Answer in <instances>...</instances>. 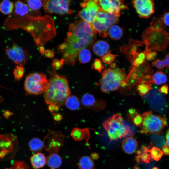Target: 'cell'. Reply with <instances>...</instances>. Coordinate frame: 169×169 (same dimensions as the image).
Masks as SVG:
<instances>
[{
    "instance_id": "obj_1",
    "label": "cell",
    "mask_w": 169,
    "mask_h": 169,
    "mask_svg": "<svg viewBox=\"0 0 169 169\" xmlns=\"http://www.w3.org/2000/svg\"><path fill=\"white\" fill-rule=\"evenodd\" d=\"M96 33L91 24L82 20L70 23L66 39L58 48L61 59L67 64L74 65L79 52L92 44Z\"/></svg>"
},
{
    "instance_id": "obj_2",
    "label": "cell",
    "mask_w": 169,
    "mask_h": 169,
    "mask_svg": "<svg viewBox=\"0 0 169 169\" xmlns=\"http://www.w3.org/2000/svg\"><path fill=\"white\" fill-rule=\"evenodd\" d=\"M45 103L59 107L65 105L71 91L68 80L64 76L59 74L54 71L51 74L47 89L44 93Z\"/></svg>"
},
{
    "instance_id": "obj_3",
    "label": "cell",
    "mask_w": 169,
    "mask_h": 169,
    "mask_svg": "<svg viewBox=\"0 0 169 169\" xmlns=\"http://www.w3.org/2000/svg\"><path fill=\"white\" fill-rule=\"evenodd\" d=\"M108 136L112 141H116L123 138L132 136L136 131L133 125H130L119 114H116L108 118L103 124Z\"/></svg>"
},
{
    "instance_id": "obj_4",
    "label": "cell",
    "mask_w": 169,
    "mask_h": 169,
    "mask_svg": "<svg viewBox=\"0 0 169 169\" xmlns=\"http://www.w3.org/2000/svg\"><path fill=\"white\" fill-rule=\"evenodd\" d=\"M126 77L125 70L116 67L113 64L111 67L106 69L102 73L100 80L101 91L107 93L118 90Z\"/></svg>"
},
{
    "instance_id": "obj_5",
    "label": "cell",
    "mask_w": 169,
    "mask_h": 169,
    "mask_svg": "<svg viewBox=\"0 0 169 169\" xmlns=\"http://www.w3.org/2000/svg\"><path fill=\"white\" fill-rule=\"evenodd\" d=\"M142 37L146 51H163L169 44V33L164 29L157 30L148 27L143 32Z\"/></svg>"
},
{
    "instance_id": "obj_6",
    "label": "cell",
    "mask_w": 169,
    "mask_h": 169,
    "mask_svg": "<svg viewBox=\"0 0 169 169\" xmlns=\"http://www.w3.org/2000/svg\"><path fill=\"white\" fill-rule=\"evenodd\" d=\"M119 16L115 13H110L103 11L98 12L94 21L91 24L96 33L105 38L107 36L109 29L118 23Z\"/></svg>"
},
{
    "instance_id": "obj_7",
    "label": "cell",
    "mask_w": 169,
    "mask_h": 169,
    "mask_svg": "<svg viewBox=\"0 0 169 169\" xmlns=\"http://www.w3.org/2000/svg\"><path fill=\"white\" fill-rule=\"evenodd\" d=\"M153 70L146 61L138 67H132L125 80L122 83L121 89L128 90L138 84L145 76L151 75Z\"/></svg>"
},
{
    "instance_id": "obj_8",
    "label": "cell",
    "mask_w": 169,
    "mask_h": 169,
    "mask_svg": "<svg viewBox=\"0 0 169 169\" xmlns=\"http://www.w3.org/2000/svg\"><path fill=\"white\" fill-rule=\"evenodd\" d=\"M48 84V80L44 74L35 72L31 73L26 77L24 87L28 93L39 95L45 92Z\"/></svg>"
},
{
    "instance_id": "obj_9",
    "label": "cell",
    "mask_w": 169,
    "mask_h": 169,
    "mask_svg": "<svg viewBox=\"0 0 169 169\" xmlns=\"http://www.w3.org/2000/svg\"><path fill=\"white\" fill-rule=\"evenodd\" d=\"M143 121L141 132L143 133L160 134L165 127L162 118L160 115H154L152 111L144 112L142 115Z\"/></svg>"
},
{
    "instance_id": "obj_10",
    "label": "cell",
    "mask_w": 169,
    "mask_h": 169,
    "mask_svg": "<svg viewBox=\"0 0 169 169\" xmlns=\"http://www.w3.org/2000/svg\"><path fill=\"white\" fill-rule=\"evenodd\" d=\"M80 5L84 8L79 11L77 15V17L91 24L95 19L98 12L101 9L98 1H84L81 3Z\"/></svg>"
},
{
    "instance_id": "obj_11",
    "label": "cell",
    "mask_w": 169,
    "mask_h": 169,
    "mask_svg": "<svg viewBox=\"0 0 169 169\" xmlns=\"http://www.w3.org/2000/svg\"><path fill=\"white\" fill-rule=\"evenodd\" d=\"M152 110L163 114L167 108V104L164 96L156 88H153L143 97Z\"/></svg>"
},
{
    "instance_id": "obj_12",
    "label": "cell",
    "mask_w": 169,
    "mask_h": 169,
    "mask_svg": "<svg viewBox=\"0 0 169 169\" xmlns=\"http://www.w3.org/2000/svg\"><path fill=\"white\" fill-rule=\"evenodd\" d=\"M71 2L69 0H45L43 3V8L45 12L50 14H70L74 12L69 8Z\"/></svg>"
},
{
    "instance_id": "obj_13",
    "label": "cell",
    "mask_w": 169,
    "mask_h": 169,
    "mask_svg": "<svg viewBox=\"0 0 169 169\" xmlns=\"http://www.w3.org/2000/svg\"><path fill=\"white\" fill-rule=\"evenodd\" d=\"M8 57L18 65L23 66L29 58L27 51L16 44L5 50Z\"/></svg>"
},
{
    "instance_id": "obj_14",
    "label": "cell",
    "mask_w": 169,
    "mask_h": 169,
    "mask_svg": "<svg viewBox=\"0 0 169 169\" xmlns=\"http://www.w3.org/2000/svg\"><path fill=\"white\" fill-rule=\"evenodd\" d=\"M64 136L60 132L53 131L49 133L43 141L44 146L50 153H57L63 145Z\"/></svg>"
},
{
    "instance_id": "obj_15",
    "label": "cell",
    "mask_w": 169,
    "mask_h": 169,
    "mask_svg": "<svg viewBox=\"0 0 169 169\" xmlns=\"http://www.w3.org/2000/svg\"><path fill=\"white\" fill-rule=\"evenodd\" d=\"M132 3L141 18H148L155 12V4L153 0H133L132 1Z\"/></svg>"
},
{
    "instance_id": "obj_16",
    "label": "cell",
    "mask_w": 169,
    "mask_h": 169,
    "mask_svg": "<svg viewBox=\"0 0 169 169\" xmlns=\"http://www.w3.org/2000/svg\"><path fill=\"white\" fill-rule=\"evenodd\" d=\"M101 9L105 12L115 13L119 17L121 10L126 9L128 7L122 0H98Z\"/></svg>"
},
{
    "instance_id": "obj_17",
    "label": "cell",
    "mask_w": 169,
    "mask_h": 169,
    "mask_svg": "<svg viewBox=\"0 0 169 169\" xmlns=\"http://www.w3.org/2000/svg\"><path fill=\"white\" fill-rule=\"evenodd\" d=\"M144 44L143 41L130 39L128 44L121 47L120 50L126 55L131 63L142 52L139 48Z\"/></svg>"
},
{
    "instance_id": "obj_18",
    "label": "cell",
    "mask_w": 169,
    "mask_h": 169,
    "mask_svg": "<svg viewBox=\"0 0 169 169\" xmlns=\"http://www.w3.org/2000/svg\"><path fill=\"white\" fill-rule=\"evenodd\" d=\"M17 148V141L13 136L0 135V150L6 151L13 156Z\"/></svg>"
},
{
    "instance_id": "obj_19",
    "label": "cell",
    "mask_w": 169,
    "mask_h": 169,
    "mask_svg": "<svg viewBox=\"0 0 169 169\" xmlns=\"http://www.w3.org/2000/svg\"><path fill=\"white\" fill-rule=\"evenodd\" d=\"M92 49L94 53L100 57H103L104 55L110 52V46L106 41L98 40L93 45Z\"/></svg>"
},
{
    "instance_id": "obj_20",
    "label": "cell",
    "mask_w": 169,
    "mask_h": 169,
    "mask_svg": "<svg viewBox=\"0 0 169 169\" xmlns=\"http://www.w3.org/2000/svg\"><path fill=\"white\" fill-rule=\"evenodd\" d=\"M137 147V142L132 136L126 137L122 142L123 150L125 152L128 154H132L135 152Z\"/></svg>"
},
{
    "instance_id": "obj_21",
    "label": "cell",
    "mask_w": 169,
    "mask_h": 169,
    "mask_svg": "<svg viewBox=\"0 0 169 169\" xmlns=\"http://www.w3.org/2000/svg\"><path fill=\"white\" fill-rule=\"evenodd\" d=\"M30 161L32 167L35 169L42 168L46 164V157L40 152L35 153L32 156Z\"/></svg>"
},
{
    "instance_id": "obj_22",
    "label": "cell",
    "mask_w": 169,
    "mask_h": 169,
    "mask_svg": "<svg viewBox=\"0 0 169 169\" xmlns=\"http://www.w3.org/2000/svg\"><path fill=\"white\" fill-rule=\"evenodd\" d=\"M62 163V158L57 153H50L46 157V164L50 169H57Z\"/></svg>"
},
{
    "instance_id": "obj_23",
    "label": "cell",
    "mask_w": 169,
    "mask_h": 169,
    "mask_svg": "<svg viewBox=\"0 0 169 169\" xmlns=\"http://www.w3.org/2000/svg\"><path fill=\"white\" fill-rule=\"evenodd\" d=\"M71 135L74 140L79 141L84 138L87 139V138H89V131L87 128H75L72 130Z\"/></svg>"
},
{
    "instance_id": "obj_24",
    "label": "cell",
    "mask_w": 169,
    "mask_h": 169,
    "mask_svg": "<svg viewBox=\"0 0 169 169\" xmlns=\"http://www.w3.org/2000/svg\"><path fill=\"white\" fill-rule=\"evenodd\" d=\"M14 13L17 16L23 17L29 13V8L28 5L23 2L18 1L14 4Z\"/></svg>"
},
{
    "instance_id": "obj_25",
    "label": "cell",
    "mask_w": 169,
    "mask_h": 169,
    "mask_svg": "<svg viewBox=\"0 0 169 169\" xmlns=\"http://www.w3.org/2000/svg\"><path fill=\"white\" fill-rule=\"evenodd\" d=\"M29 147L32 151L39 152L44 147V141L38 138H32L29 142Z\"/></svg>"
},
{
    "instance_id": "obj_26",
    "label": "cell",
    "mask_w": 169,
    "mask_h": 169,
    "mask_svg": "<svg viewBox=\"0 0 169 169\" xmlns=\"http://www.w3.org/2000/svg\"><path fill=\"white\" fill-rule=\"evenodd\" d=\"M123 30L119 26L113 25L108 30V35L112 39L118 40L120 39L122 36Z\"/></svg>"
},
{
    "instance_id": "obj_27",
    "label": "cell",
    "mask_w": 169,
    "mask_h": 169,
    "mask_svg": "<svg viewBox=\"0 0 169 169\" xmlns=\"http://www.w3.org/2000/svg\"><path fill=\"white\" fill-rule=\"evenodd\" d=\"M138 156L136 157L137 161L140 160L144 163H148L152 159L150 153V149L144 147L141 150L137 151Z\"/></svg>"
},
{
    "instance_id": "obj_28",
    "label": "cell",
    "mask_w": 169,
    "mask_h": 169,
    "mask_svg": "<svg viewBox=\"0 0 169 169\" xmlns=\"http://www.w3.org/2000/svg\"><path fill=\"white\" fill-rule=\"evenodd\" d=\"M65 105L69 110H75L79 108L80 103L79 100L77 97L75 95H70L66 99Z\"/></svg>"
},
{
    "instance_id": "obj_29",
    "label": "cell",
    "mask_w": 169,
    "mask_h": 169,
    "mask_svg": "<svg viewBox=\"0 0 169 169\" xmlns=\"http://www.w3.org/2000/svg\"><path fill=\"white\" fill-rule=\"evenodd\" d=\"M14 4L11 1L4 0L0 3V12L5 15L11 14L14 8Z\"/></svg>"
},
{
    "instance_id": "obj_30",
    "label": "cell",
    "mask_w": 169,
    "mask_h": 169,
    "mask_svg": "<svg viewBox=\"0 0 169 169\" xmlns=\"http://www.w3.org/2000/svg\"><path fill=\"white\" fill-rule=\"evenodd\" d=\"M96 100L93 95L87 93L82 96L81 102L83 105L85 107L92 108L95 104Z\"/></svg>"
},
{
    "instance_id": "obj_31",
    "label": "cell",
    "mask_w": 169,
    "mask_h": 169,
    "mask_svg": "<svg viewBox=\"0 0 169 169\" xmlns=\"http://www.w3.org/2000/svg\"><path fill=\"white\" fill-rule=\"evenodd\" d=\"M78 166L80 169H93L94 163L91 157L84 156L79 160Z\"/></svg>"
},
{
    "instance_id": "obj_32",
    "label": "cell",
    "mask_w": 169,
    "mask_h": 169,
    "mask_svg": "<svg viewBox=\"0 0 169 169\" xmlns=\"http://www.w3.org/2000/svg\"><path fill=\"white\" fill-rule=\"evenodd\" d=\"M77 57L80 63H87L90 61L91 58V52L87 49H83L79 53Z\"/></svg>"
},
{
    "instance_id": "obj_33",
    "label": "cell",
    "mask_w": 169,
    "mask_h": 169,
    "mask_svg": "<svg viewBox=\"0 0 169 169\" xmlns=\"http://www.w3.org/2000/svg\"><path fill=\"white\" fill-rule=\"evenodd\" d=\"M152 65L160 69H163L166 67L169 69V53L166 55L163 60L156 59L153 62Z\"/></svg>"
},
{
    "instance_id": "obj_34",
    "label": "cell",
    "mask_w": 169,
    "mask_h": 169,
    "mask_svg": "<svg viewBox=\"0 0 169 169\" xmlns=\"http://www.w3.org/2000/svg\"><path fill=\"white\" fill-rule=\"evenodd\" d=\"M150 28L157 30L164 29L166 26L163 23L161 18L154 17L150 23Z\"/></svg>"
},
{
    "instance_id": "obj_35",
    "label": "cell",
    "mask_w": 169,
    "mask_h": 169,
    "mask_svg": "<svg viewBox=\"0 0 169 169\" xmlns=\"http://www.w3.org/2000/svg\"><path fill=\"white\" fill-rule=\"evenodd\" d=\"M152 88L150 84L143 83L138 84L136 87V89L139 95L142 97L148 94Z\"/></svg>"
},
{
    "instance_id": "obj_36",
    "label": "cell",
    "mask_w": 169,
    "mask_h": 169,
    "mask_svg": "<svg viewBox=\"0 0 169 169\" xmlns=\"http://www.w3.org/2000/svg\"><path fill=\"white\" fill-rule=\"evenodd\" d=\"M150 153L152 160L156 161L159 160L163 155V152L160 149L156 147H152L150 149Z\"/></svg>"
},
{
    "instance_id": "obj_37",
    "label": "cell",
    "mask_w": 169,
    "mask_h": 169,
    "mask_svg": "<svg viewBox=\"0 0 169 169\" xmlns=\"http://www.w3.org/2000/svg\"><path fill=\"white\" fill-rule=\"evenodd\" d=\"M146 53L145 50L141 52L138 57L131 63L132 67H138L145 62Z\"/></svg>"
},
{
    "instance_id": "obj_38",
    "label": "cell",
    "mask_w": 169,
    "mask_h": 169,
    "mask_svg": "<svg viewBox=\"0 0 169 169\" xmlns=\"http://www.w3.org/2000/svg\"><path fill=\"white\" fill-rule=\"evenodd\" d=\"M27 5L29 9L35 12H37L43 5L41 0H29L27 1Z\"/></svg>"
},
{
    "instance_id": "obj_39",
    "label": "cell",
    "mask_w": 169,
    "mask_h": 169,
    "mask_svg": "<svg viewBox=\"0 0 169 169\" xmlns=\"http://www.w3.org/2000/svg\"><path fill=\"white\" fill-rule=\"evenodd\" d=\"M24 74L23 66L17 65L14 69L13 75L16 80H19L22 78Z\"/></svg>"
},
{
    "instance_id": "obj_40",
    "label": "cell",
    "mask_w": 169,
    "mask_h": 169,
    "mask_svg": "<svg viewBox=\"0 0 169 169\" xmlns=\"http://www.w3.org/2000/svg\"><path fill=\"white\" fill-rule=\"evenodd\" d=\"M12 169H29V166L24 161L16 160L11 166Z\"/></svg>"
},
{
    "instance_id": "obj_41",
    "label": "cell",
    "mask_w": 169,
    "mask_h": 169,
    "mask_svg": "<svg viewBox=\"0 0 169 169\" xmlns=\"http://www.w3.org/2000/svg\"><path fill=\"white\" fill-rule=\"evenodd\" d=\"M103 65L101 60L98 59H95L92 65V68L95 69L100 73H101L102 70L104 69Z\"/></svg>"
},
{
    "instance_id": "obj_42",
    "label": "cell",
    "mask_w": 169,
    "mask_h": 169,
    "mask_svg": "<svg viewBox=\"0 0 169 169\" xmlns=\"http://www.w3.org/2000/svg\"><path fill=\"white\" fill-rule=\"evenodd\" d=\"M106 106V103L104 100H96L95 104L91 109L96 111H99L103 110Z\"/></svg>"
},
{
    "instance_id": "obj_43",
    "label": "cell",
    "mask_w": 169,
    "mask_h": 169,
    "mask_svg": "<svg viewBox=\"0 0 169 169\" xmlns=\"http://www.w3.org/2000/svg\"><path fill=\"white\" fill-rule=\"evenodd\" d=\"M64 61L62 59L61 60L58 59H53L52 63V69L54 71L60 69L64 65Z\"/></svg>"
},
{
    "instance_id": "obj_44",
    "label": "cell",
    "mask_w": 169,
    "mask_h": 169,
    "mask_svg": "<svg viewBox=\"0 0 169 169\" xmlns=\"http://www.w3.org/2000/svg\"><path fill=\"white\" fill-rule=\"evenodd\" d=\"M115 56L109 52L102 57V61L104 63L108 64H111L114 61Z\"/></svg>"
},
{
    "instance_id": "obj_45",
    "label": "cell",
    "mask_w": 169,
    "mask_h": 169,
    "mask_svg": "<svg viewBox=\"0 0 169 169\" xmlns=\"http://www.w3.org/2000/svg\"><path fill=\"white\" fill-rule=\"evenodd\" d=\"M164 72L161 71L159 70L156 72L152 77L154 83L157 85H161V79Z\"/></svg>"
},
{
    "instance_id": "obj_46",
    "label": "cell",
    "mask_w": 169,
    "mask_h": 169,
    "mask_svg": "<svg viewBox=\"0 0 169 169\" xmlns=\"http://www.w3.org/2000/svg\"><path fill=\"white\" fill-rule=\"evenodd\" d=\"M138 111L133 108H130L127 113V117L128 120L132 122L133 120L135 115L138 114Z\"/></svg>"
},
{
    "instance_id": "obj_47",
    "label": "cell",
    "mask_w": 169,
    "mask_h": 169,
    "mask_svg": "<svg viewBox=\"0 0 169 169\" xmlns=\"http://www.w3.org/2000/svg\"><path fill=\"white\" fill-rule=\"evenodd\" d=\"M145 51L146 52V59L147 60L150 61L155 59L157 54L156 51L148 50L147 51Z\"/></svg>"
},
{
    "instance_id": "obj_48",
    "label": "cell",
    "mask_w": 169,
    "mask_h": 169,
    "mask_svg": "<svg viewBox=\"0 0 169 169\" xmlns=\"http://www.w3.org/2000/svg\"><path fill=\"white\" fill-rule=\"evenodd\" d=\"M143 121V117L142 115L138 113L134 118L132 122L134 125L137 126L141 125Z\"/></svg>"
},
{
    "instance_id": "obj_49",
    "label": "cell",
    "mask_w": 169,
    "mask_h": 169,
    "mask_svg": "<svg viewBox=\"0 0 169 169\" xmlns=\"http://www.w3.org/2000/svg\"><path fill=\"white\" fill-rule=\"evenodd\" d=\"M154 83L152 77L151 75H147L144 76L139 83H143L147 84H151Z\"/></svg>"
},
{
    "instance_id": "obj_50",
    "label": "cell",
    "mask_w": 169,
    "mask_h": 169,
    "mask_svg": "<svg viewBox=\"0 0 169 169\" xmlns=\"http://www.w3.org/2000/svg\"><path fill=\"white\" fill-rule=\"evenodd\" d=\"M161 18L165 25L169 26V12H165Z\"/></svg>"
},
{
    "instance_id": "obj_51",
    "label": "cell",
    "mask_w": 169,
    "mask_h": 169,
    "mask_svg": "<svg viewBox=\"0 0 169 169\" xmlns=\"http://www.w3.org/2000/svg\"><path fill=\"white\" fill-rule=\"evenodd\" d=\"M169 87L167 84H164L158 90L160 92L167 95L168 93Z\"/></svg>"
},
{
    "instance_id": "obj_52",
    "label": "cell",
    "mask_w": 169,
    "mask_h": 169,
    "mask_svg": "<svg viewBox=\"0 0 169 169\" xmlns=\"http://www.w3.org/2000/svg\"><path fill=\"white\" fill-rule=\"evenodd\" d=\"M59 108L58 106L53 104L49 105L48 106L49 110L53 113H55L57 111Z\"/></svg>"
},
{
    "instance_id": "obj_53",
    "label": "cell",
    "mask_w": 169,
    "mask_h": 169,
    "mask_svg": "<svg viewBox=\"0 0 169 169\" xmlns=\"http://www.w3.org/2000/svg\"><path fill=\"white\" fill-rule=\"evenodd\" d=\"M54 120L56 121H60L62 118V115L59 113H53Z\"/></svg>"
},
{
    "instance_id": "obj_54",
    "label": "cell",
    "mask_w": 169,
    "mask_h": 169,
    "mask_svg": "<svg viewBox=\"0 0 169 169\" xmlns=\"http://www.w3.org/2000/svg\"><path fill=\"white\" fill-rule=\"evenodd\" d=\"M46 56L49 58H52L54 57V53L52 51L47 49L45 50L44 52Z\"/></svg>"
},
{
    "instance_id": "obj_55",
    "label": "cell",
    "mask_w": 169,
    "mask_h": 169,
    "mask_svg": "<svg viewBox=\"0 0 169 169\" xmlns=\"http://www.w3.org/2000/svg\"><path fill=\"white\" fill-rule=\"evenodd\" d=\"M163 153L165 155H169V147L167 145L163 146L162 148Z\"/></svg>"
},
{
    "instance_id": "obj_56",
    "label": "cell",
    "mask_w": 169,
    "mask_h": 169,
    "mask_svg": "<svg viewBox=\"0 0 169 169\" xmlns=\"http://www.w3.org/2000/svg\"><path fill=\"white\" fill-rule=\"evenodd\" d=\"M167 80V78L166 76L164 73L161 75V84L164 83L166 82Z\"/></svg>"
},
{
    "instance_id": "obj_57",
    "label": "cell",
    "mask_w": 169,
    "mask_h": 169,
    "mask_svg": "<svg viewBox=\"0 0 169 169\" xmlns=\"http://www.w3.org/2000/svg\"><path fill=\"white\" fill-rule=\"evenodd\" d=\"M11 112L8 110H5L4 112V115L6 118H8L12 115Z\"/></svg>"
},
{
    "instance_id": "obj_58",
    "label": "cell",
    "mask_w": 169,
    "mask_h": 169,
    "mask_svg": "<svg viewBox=\"0 0 169 169\" xmlns=\"http://www.w3.org/2000/svg\"><path fill=\"white\" fill-rule=\"evenodd\" d=\"M166 142L168 146H169V129L167 131L166 135Z\"/></svg>"
},
{
    "instance_id": "obj_59",
    "label": "cell",
    "mask_w": 169,
    "mask_h": 169,
    "mask_svg": "<svg viewBox=\"0 0 169 169\" xmlns=\"http://www.w3.org/2000/svg\"><path fill=\"white\" fill-rule=\"evenodd\" d=\"M162 120H163V123L164 125L165 126H167V122L166 120V119L165 117V116H164L162 118Z\"/></svg>"
},
{
    "instance_id": "obj_60",
    "label": "cell",
    "mask_w": 169,
    "mask_h": 169,
    "mask_svg": "<svg viewBox=\"0 0 169 169\" xmlns=\"http://www.w3.org/2000/svg\"><path fill=\"white\" fill-rule=\"evenodd\" d=\"M98 155L97 154L94 153L92 154L91 158L92 159L93 158L94 159H96L98 158Z\"/></svg>"
},
{
    "instance_id": "obj_61",
    "label": "cell",
    "mask_w": 169,
    "mask_h": 169,
    "mask_svg": "<svg viewBox=\"0 0 169 169\" xmlns=\"http://www.w3.org/2000/svg\"><path fill=\"white\" fill-rule=\"evenodd\" d=\"M152 169H159L156 167H154Z\"/></svg>"
},
{
    "instance_id": "obj_62",
    "label": "cell",
    "mask_w": 169,
    "mask_h": 169,
    "mask_svg": "<svg viewBox=\"0 0 169 169\" xmlns=\"http://www.w3.org/2000/svg\"><path fill=\"white\" fill-rule=\"evenodd\" d=\"M5 169H11V168H6Z\"/></svg>"
}]
</instances>
